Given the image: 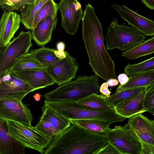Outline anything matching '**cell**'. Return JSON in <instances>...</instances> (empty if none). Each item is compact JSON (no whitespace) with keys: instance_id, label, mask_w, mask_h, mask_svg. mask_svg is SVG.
Listing matches in <instances>:
<instances>
[{"instance_id":"6da1fadb","label":"cell","mask_w":154,"mask_h":154,"mask_svg":"<svg viewBox=\"0 0 154 154\" xmlns=\"http://www.w3.org/2000/svg\"><path fill=\"white\" fill-rule=\"evenodd\" d=\"M82 20V35L93 71L106 82L116 78L115 66L105 48L100 23L90 3L85 5Z\"/></svg>"},{"instance_id":"7a4b0ae2","label":"cell","mask_w":154,"mask_h":154,"mask_svg":"<svg viewBox=\"0 0 154 154\" xmlns=\"http://www.w3.org/2000/svg\"><path fill=\"white\" fill-rule=\"evenodd\" d=\"M104 133L70 125L54 138L44 154H97L108 143Z\"/></svg>"},{"instance_id":"3957f363","label":"cell","mask_w":154,"mask_h":154,"mask_svg":"<svg viewBox=\"0 0 154 154\" xmlns=\"http://www.w3.org/2000/svg\"><path fill=\"white\" fill-rule=\"evenodd\" d=\"M99 77L80 75L73 81L63 83L43 96L44 102H77L93 94L100 93Z\"/></svg>"},{"instance_id":"277c9868","label":"cell","mask_w":154,"mask_h":154,"mask_svg":"<svg viewBox=\"0 0 154 154\" xmlns=\"http://www.w3.org/2000/svg\"><path fill=\"white\" fill-rule=\"evenodd\" d=\"M44 104L70 120L95 119L111 124L126 119L117 113L114 108L109 110H92L82 107L76 102L70 101L44 102Z\"/></svg>"},{"instance_id":"5b68a950","label":"cell","mask_w":154,"mask_h":154,"mask_svg":"<svg viewBox=\"0 0 154 154\" xmlns=\"http://www.w3.org/2000/svg\"><path fill=\"white\" fill-rule=\"evenodd\" d=\"M117 19L114 17L107 28L105 38L107 50L118 48L126 51L145 41L144 34L133 27L126 26L125 23L122 25L118 24Z\"/></svg>"},{"instance_id":"8992f818","label":"cell","mask_w":154,"mask_h":154,"mask_svg":"<svg viewBox=\"0 0 154 154\" xmlns=\"http://www.w3.org/2000/svg\"><path fill=\"white\" fill-rule=\"evenodd\" d=\"M9 134L26 147L43 154L51 140L32 126H27L15 121L5 120Z\"/></svg>"},{"instance_id":"52a82bcc","label":"cell","mask_w":154,"mask_h":154,"mask_svg":"<svg viewBox=\"0 0 154 154\" xmlns=\"http://www.w3.org/2000/svg\"><path fill=\"white\" fill-rule=\"evenodd\" d=\"M32 32L21 31L7 45L1 48L0 75L6 74L17 58L29 52L32 46Z\"/></svg>"},{"instance_id":"ba28073f","label":"cell","mask_w":154,"mask_h":154,"mask_svg":"<svg viewBox=\"0 0 154 154\" xmlns=\"http://www.w3.org/2000/svg\"><path fill=\"white\" fill-rule=\"evenodd\" d=\"M104 134L121 154H142L139 139L127 123L123 126L116 125Z\"/></svg>"},{"instance_id":"9c48e42d","label":"cell","mask_w":154,"mask_h":154,"mask_svg":"<svg viewBox=\"0 0 154 154\" xmlns=\"http://www.w3.org/2000/svg\"><path fill=\"white\" fill-rule=\"evenodd\" d=\"M0 120H9L32 126V116L27 105L16 100H0Z\"/></svg>"},{"instance_id":"30bf717a","label":"cell","mask_w":154,"mask_h":154,"mask_svg":"<svg viewBox=\"0 0 154 154\" xmlns=\"http://www.w3.org/2000/svg\"><path fill=\"white\" fill-rule=\"evenodd\" d=\"M62 19V26L68 34L74 35L77 31L84 12L78 0H60L57 4Z\"/></svg>"},{"instance_id":"8fae6325","label":"cell","mask_w":154,"mask_h":154,"mask_svg":"<svg viewBox=\"0 0 154 154\" xmlns=\"http://www.w3.org/2000/svg\"><path fill=\"white\" fill-rule=\"evenodd\" d=\"M66 56L56 64L48 67L50 74L55 83L60 85L71 81L75 78L79 64L76 59L67 51Z\"/></svg>"},{"instance_id":"7c38bea8","label":"cell","mask_w":154,"mask_h":154,"mask_svg":"<svg viewBox=\"0 0 154 154\" xmlns=\"http://www.w3.org/2000/svg\"><path fill=\"white\" fill-rule=\"evenodd\" d=\"M120 16L136 30L147 36H154V21L141 16L124 5L112 4Z\"/></svg>"},{"instance_id":"4fadbf2b","label":"cell","mask_w":154,"mask_h":154,"mask_svg":"<svg viewBox=\"0 0 154 154\" xmlns=\"http://www.w3.org/2000/svg\"><path fill=\"white\" fill-rule=\"evenodd\" d=\"M47 68H33L11 72L18 78L28 83L35 91L55 83Z\"/></svg>"},{"instance_id":"5bb4252c","label":"cell","mask_w":154,"mask_h":154,"mask_svg":"<svg viewBox=\"0 0 154 154\" xmlns=\"http://www.w3.org/2000/svg\"><path fill=\"white\" fill-rule=\"evenodd\" d=\"M8 73L11 74V79L8 81L0 82V100L10 99L22 101L28 93L34 91L29 84L12 72Z\"/></svg>"},{"instance_id":"9a60e30c","label":"cell","mask_w":154,"mask_h":154,"mask_svg":"<svg viewBox=\"0 0 154 154\" xmlns=\"http://www.w3.org/2000/svg\"><path fill=\"white\" fill-rule=\"evenodd\" d=\"M128 124L138 138L147 143L154 144V120L150 119L140 113L129 119Z\"/></svg>"},{"instance_id":"2e32d148","label":"cell","mask_w":154,"mask_h":154,"mask_svg":"<svg viewBox=\"0 0 154 154\" xmlns=\"http://www.w3.org/2000/svg\"><path fill=\"white\" fill-rule=\"evenodd\" d=\"M20 15L13 11L4 13L0 23V47L7 45L20 27Z\"/></svg>"},{"instance_id":"e0dca14e","label":"cell","mask_w":154,"mask_h":154,"mask_svg":"<svg viewBox=\"0 0 154 154\" xmlns=\"http://www.w3.org/2000/svg\"><path fill=\"white\" fill-rule=\"evenodd\" d=\"M57 16H48L32 30V39L37 45L44 46L51 41L52 33L57 23Z\"/></svg>"},{"instance_id":"ac0fdd59","label":"cell","mask_w":154,"mask_h":154,"mask_svg":"<svg viewBox=\"0 0 154 154\" xmlns=\"http://www.w3.org/2000/svg\"><path fill=\"white\" fill-rule=\"evenodd\" d=\"M26 147L9 134L6 121L0 120V154H24Z\"/></svg>"},{"instance_id":"d6986e66","label":"cell","mask_w":154,"mask_h":154,"mask_svg":"<svg viewBox=\"0 0 154 154\" xmlns=\"http://www.w3.org/2000/svg\"><path fill=\"white\" fill-rule=\"evenodd\" d=\"M146 92V88L136 96L122 102L114 108L116 112L120 116L129 119L146 112L144 106Z\"/></svg>"},{"instance_id":"ffe728a7","label":"cell","mask_w":154,"mask_h":154,"mask_svg":"<svg viewBox=\"0 0 154 154\" xmlns=\"http://www.w3.org/2000/svg\"><path fill=\"white\" fill-rule=\"evenodd\" d=\"M41 109L42 114L41 117L50 123L54 130L55 137L71 125L70 120L45 105L44 104Z\"/></svg>"},{"instance_id":"44dd1931","label":"cell","mask_w":154,"mask_h":154,"mask_svg":"<svg viewBox=\"0 0 154 154\" xmlns=\"http://www.w3.org/2000/svg\"><path fill=\"white\" fill-rule=\"evenodd\" d=\"M48 0H33L31 3L19 10L20 12L21 22L25 28L32 30L36 14Z\"/></svg>"},{"instance_id":"7402d4cb","label":"cell","mask_w":154,"mask_h":154,"mask_svg":"<svg viewBox=\"0 0 154 154\" xmlns=\"http://www.w3.org/2000/svg\"><path fill=\"white\" fill-rule=\"evenodd\" d=\"M126 84L119 85L116 91L139 87H147L154 82V69L138 73L130 76Z\"/></svg>"},{"instance_id":"603a6c76","label":"cell","mask_w":154,"mask_h":154,"mask_svg":"<svg viewBox=\"0 0 154 154\" xmlns=\"http://www.w3.org/2000/svg\"><path fill=\"white\" fill-rule=\"evenodd\" d=\"M106 97L102 94H93L80 100L77 103L88 109L95 110H109L113 109L107 102Z\"/></svg>"},{"instance_id":"cb8c5ba5","label":"cell","mask_w":154,"mask_h":154,"mask_svg":"<svg viewBox=\"0 0 154 154\" xmlns=\"http://www.w3.org/2000/svg\"><path fill=\"white\" fill-rule=\"evenodd\" d=\"M33 68H48L29 52L17 58L11 68L4 74L14 71Z\"/></svg>"},{"instance_id":"d4e9b609","label":"cell","mask_w":154,"mask_h":154,"mask_svg":"<svg viewBox=\"0 0 154 154\" xmlns=\"http://www.w3.org/2000/svg\"><path fill=\"white\" fill-rule=\"evenodd\" d=\"M152 54H154V36L122 53L121 55L128 59L133 60Z\"/></svg>"},{"instance_id":"484cf974","label":"cell","mask_w":154,"mask_h":154,"mask_svg":"<svg viewBox=\"0 0 154 154\" xmlns=\"http://www.w3.org/2000/svg\"><path fill=\"white\" fill-rule=\"evenodd\" d=\"M146 87H141L116 91L108 97H106L107 103L114 108L122 102L131 99L142 92Z\"/></svg>"},{"instance_id":"4316f807","label":"cell","mask_w":154,"mask_h":154,"mask_svg":"<svg viewBox=\"0 0 154 154\" xmlns=\"http://www.w3.org/2000/svg\"><path fill=\"white\" fill-rule=\"evenodd\" d=\"M45 47L30 50L29 52L33 54L47 68L56 64L60 61L54 53L56 50Z\"/></svg>"},{"instance_id":"83f0119b","label":"cell","mask_w":154,"mask_h":154,"mask_svg":"<svg viewBox=\"0 0 154 154\" xmlns=\"http://www.w3.org/2000/svg\"><path fill=\"white\" fill-rule=\"evenodd\" d=\"M72 125H75L88 130L96 133L104 134L110 128L111 124L104 121L95 119H79L70 120Z\"/></svg>"},{"instance_id":"f1b7e54d","label":"cell","mask_w":154,"mask_h":154,"mask_svg":"<svg viewBox=\"0 0 154 154\" xmlns=\"http://www.w3.org/2000/svg\"><path fill=\"white\" fill-rule=\"evenodd\" d=\"M58 10L57 4L53 0H48L35 16L33 21V29L39 23L48 16L57 15Z\"/></svg>"},{"instance_id":"f546056e","label":"cell","mask_w":154,"mask_h":154,"mask_svg":"<svg viewBox=\"0 0 154 154\" xmlns=\"http://www.w3.org/2000/svg\"><path fill=\"white\" fill-rule=\"evenodd\" d=\"M153 69H154V56L137 64H130L128 63L124 66L125 73L130 76Z\"/></svg>"},{"instance_id":"4dcf8cb0","label":"cell","mask_w":154,"mask_h":154,"mask_svg":"<svg viewBox=\"0 0 154 154\" xmlns=\"http://www.w3.org/2000/svg\"><path fill=\"white\" fill-rule=\"evenodd\" d=\"M33 0H1L0 5L4 13L18 10L23 8Z\"/></svg>"},{"instance_id":"1f68e13d","label":"cell","mask_w":154,"mask_h":154,"mask_svg":"<svg viewBox=\"0 0 154 154\" xmlns=\"http://www.w3.org/2000/svg\"><path fill=\"white\" fill-rule=\"evenodd\" d=\"M144 106L146 112L154 115V82L146 88Z\"/></svg>"},{"instance_id":"d6a6232c","label":"cell","mask_w":154,"mask_h":154,"mask_svg":"<svg viewBox=\"0 0 154 154\" xmlns=\"http://www.w3.org/2000/svg\"><path fill=\"white\" fill-rule=\"evenodd\" d=\"M35 126L51 141L55 138V135L52 126L50 123L44 118L40 117L38 122Z\"/></svg>"},{"instance_id":"836d02e7","label":"cell","mask_w":154,"mask_h":154,"mask_svg":"<svg viewBox=\"0 0 154 154\" xmlns=\"http://www.w3.org/2000/svg\"><path fill=\"white\" fill-rule=\"evenodd\" d=\"M121 154L119 151L114 146L109 142L97 154Z\"/></svg>"},{"instance_id":"e575fe53","label":"cell","mask_w":154,"mask_h":154,"mask_svg":"<svg viewBox=\"0 0 154 154\" xmlns=\"http://www.w3.org/2000/svg\"><path fill=\"white\" fill-rule=\"evenodd\" d=\"M139 140L141 144L142 154H154V144Z\"/></svg>"},{"instance_id":"d590c367","label":"cell","mask_w":154,"mask_h":154,"mask_svg":"<svg viewBox=\"0 0 154 154\" xmlns=\"http://www.w3.org/2000/svg\"><path fill=\"white\" fill-rule=\"evenodd\" d=\"M108 87L109 85L107 82L103 83L100 87V93L106 97H109L111 95V93L108 88Z\"/></svg>"},{"instance_id":"8d00e7d4","label":"cell","mask_w":154,"mask_h":154,"mask_svg":"<svg viewBox=\"0 0 154 154\" xmlns=\"http://www.w3.org/2000/svg\"><path fill=\"white\" fill-rule=\"evenodd\" d=\"M118 79L120 85H123L127 83L129 80V78L125 73H121L118 76Z\"/></svg>"},{"instance_id":"74e56055","label":"cell","mask_w":154,"mask_h":154,"mask_svg":"<svg viewBox=\"0 0 154 154\" xmlns=\"http://www.w3.org/2000/svg\"><path fill=\"white\" fill-rule=\"evenodd\" d=\"M66 51H58L56 49L54 51V53L58 59L61 60L65 58L66 56Z\"/></svg>"},{"instance_id":"f35d334b","label":"cell","mask_w":154,"mask_h":154,"mask_svg":"<svg viewBox=\"0 0 154 154\" xmlns=\"http://www.w3.org/2000/svg\"><path fill=\"white\" fill-rule=\"evenodd\" d=\"M142 3L150 10H154V0H141Z\"/></svg>"},{"instance_id":"ab89813d","label":"cell","mask_w":154,"mask_h":154,"mask_svg":"<svg viewBox=\"0 0 154 154\" xmlns=\"http://www.w3.org/2000/svg\"><path fill=\"white\" fill-rule=\"evenodd\" d=\"M107 82L108 83L109 86L110 87L117 85L119 82L118 80L115 78L109 79Z\"/></svg>"},{"instance_id":"60d3db41","label":"cell","mask_w":154,"mask_h":154,"mask_svg":"<svg viewBox=\"0 0 154 154\" xmlns=\"http://www.w3.org/2000/svg\"><path fill=\"white\" fill-rule=\"evenodd\" d=\"M65 47V44L63 42H59L56 44V48L58 51H64Z\"/></svg>"},{"instance_id":"b9f144b4","label":"cell","mask_w":154,"mask_h":154,"mask_svg":"<svg viewBox=\"0 0 154 154\" xmlns=\"http://www.w3.org/2000/svg\"><path fill=\"white\" fill-rule=\"evenodd\" d=\"M33 98L36 101H39L41 99V95L39 93H36L33 96Z\"/></svg>"},{"instance_id":"7bdbcfd3","label":"cell","mask_w":154,"mask_h":154,"mask_svg":"<svg viewBox=\"0 0 154 154\" xmlns=\"http://www.w3.org/2000/svg\"><path fill=\"white\" fill-rule=\"evenodd\" d=\"M103 0L105 1V0Z\"/></svg>"},{"instance_id":"ee69618b","label":"cell","mask_w":154,"mask_h":154,"mask_svg":"<svg viewBox=\"0 0 154 154\" xmlns=\"http://www.w3.org/2000/svg\"><path fill=\"white\" fill-rule=\"evenodd\" d=\"M153 115L154 116V115Z\"/></svg>"},{"instance_id":"f6af8a7d","label":"cell","mask_w":154,"mask_h":154,"mask_svg":"<svg viewBox=\"0 0 154 154\" xmlns=\"http://www.w3.org/2000/svg\"></svg>"}]
</instances>
